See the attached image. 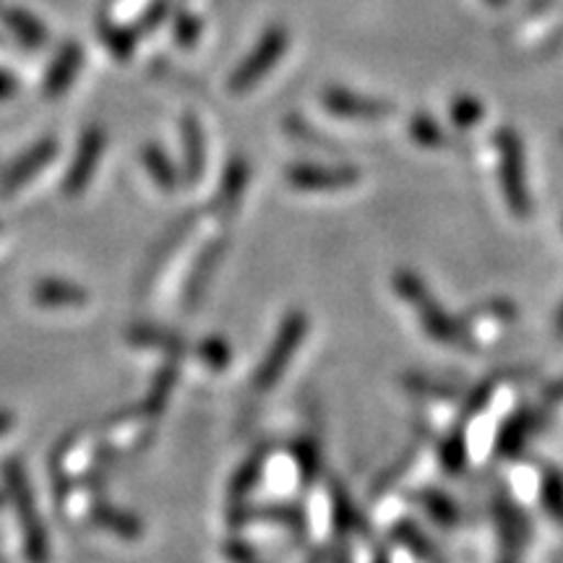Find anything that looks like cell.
I'll use <instances>...</instances> for the list:
<instances>
[{
    "label": "cell",
    "instance_id": "obj_3",
    "mask_svg": "<svg viewBox=\"0 0 563 563\" xmlns=\"http://www.w3.org/2000/svg\"><path fill=\"white\" fill-rule=\"evenodd\" d=\"M498 157H501V186L509 209L517 217L530 214V194H527L525 173V146L514 129H501L496 133Z\"/></svg>",
    "mask_w": 563,
    "mask_h": 563
},
{
    "label": "cell",
    "instance_id": "obj_27",
    "mask_svg": "<svg viewBox=\"0 0 563 563\" xmlns=\"http://www.w3.org/2000/svg\"><path fill=\"white\" fill-rule=\"evenodd\" d=\"M167 11H170V5H167V0H157V3L152 5L150 9V13H144V30L146 32H152V30H157V26L162 24V21L167 19Z\"/></svg>",
    "mask_w": 563,
    "mask_h": 563
},
{
    "label": "cell",
    "instance_id": "obj_23",
    "mask_svg": "<svg viewBox=\"0 0 563 563\" xmlns=\"http://www.w3.org/2000/svg\"><path fill=\"white\" fill-rule=\"evenodd\" d=\"M464 460H467V449H464V439L462 435H452L443 446V464H446L452 473H460L464 467Z\"/></svg>",
    "mask_w": 563,
    "mask_h": 563
},
{
    "label": "cell",
    "instance_id": "obj_1",
    "mask_svg": "<svg viewBox=\"0 0 563 563\" xmlns=\"http://www.w3.org/2000/svg\"><path fill=\"white\" fill-rule=\"evenodd\" d=\"M394 287H397V292L402 295L405 300H410L412 306L418 308L422 329H426L428 336H433L435 342H443V344H456L464 340L460 323L449 319L441 306H435L431 292H428V287L422 285L420 277H415V274L407 269L397 272L394 274Z\"/></svg>",
    "mask_w": 563,
    "mask_h": 563
},
{
    "label": "cell",
    "instance_id": "obj_32",
    "mask_svg": "<svg viewBox=\"0 0 563 563\" xmlns=\"http://www.w3.org/2000/svg\"><path fill=\"white\" fill-rule=\"evenodd\" d=\"M488 3H490V5H496V9H501V5L509 3V0H488Z\"/></svg>",
    "mask_w": 563,
    "mask_h": 563
},
{
    "label": "cell",
    "instance_id": "obj_6",
    "mask_svg": "<svg viewBox=\"0 0 563 563\" xmlns=\"http://www.w3.org/2000/svg\"><path fill=\"white\" fill-rule=\"evenodd\" d=\"M321 102L327 112L347 121H378V118L391 115V104L386 100H373V97L355 95V91L342 87H329L321 91Z\"/></svg>",
    "mask_w": 563,
    "mask_h": 563
},
{
    "label": "cell",
    "instance_id": "obj_8",
    "mask_svg": "<svg viewBox=\"0 0 563 563\" xmlns=\"http://www.w3.org/2000/svg\"><path fill=\"white\" fill-rule=\"evenodd\" d=\"M102 150H104L102 129L91 125V129L81 133V141H79V150H76L74 165H70V170L66 175V183H63V188H66V196L84 194V188L89 186L91 175H95V170H97V162H100V157H102Z\"/></svg>",
    "mask_w": 563,
    "mask_h": 563
},
{
    "label": "cell",
    "instance_id": "obj_30",
    "mask_svg": "<svg viewBox=\"0 0 563 563\" xmlns=\"http://www.w3.org/2000/svg\"><path fill=\"white\" fill-rule=\"evenodd\" d=\"M548 399H551V402H563V382L551 386V391H548Z\"/></svg>",
    "mask_w": 563,
    "mask_h": 563
},
{
    "label": "cell",
    "instance_id": "obj_21",
    "mask_svg": "<svg viewBox=\"0 0 563 563\" xmlns=\"http://www.w3.org/2000/svg\"><path fill=\"white\" fill-rule=\"evenodd\" d=\"M173 37H175V42H178L180 47H194L196 40L201 37V21H199V16H194L191 11H180L178 16H175Z\"/></svg>",
    "mask_w": 563,
    "mask_h": 563
},
{
    "label": "cell",
    "instance_id": "obj_7",
    "mask_svg": "<svg viewBox=\"0 0 563 563\" xmlns=\"http://www.w3.org/2000/svg\"><path fill=\"white\" fill-rule=\"evenodd\" d=\"M287 180L298 191H342L352 183L361 180L355 167H327V165H292L287 170Z\"/></svg>",
    "mask_w": 563,
    "mask_h": 563
},
{
    "label": "cell",
    "instance_id": "obj_12",
    "mask_svg": "<svg viewBox=\"0 0 563 563\" xmlns=\"http://www.w3.org/2000/svg\"><path fill=\"white\" fill-rule=\"evenodd\" d=\"M87 290L70 285V282L63 279H42L37 287H34V302L37 306L47 308H60V306H81L87 302Z\"/></svg>",
    "mask_w": 563,
    "mask_h": 563
},
{
    "label": "cell",
    "instance_id": "obj_9",
    "mask_svg": "<svg viewBox=\"0 0 563 563\" xmlns=\"http://www.w3.org/2000/svg\"><path fill=\"white\" fill-rule=\"evenodd\" d=\"M53 157H55V139L37 141L30 152L21 154L16 162H11V167L3 173V178H0V194L9 196L16 191L19 186H24L26 180H32Z\"/></svg>",
    "mask_w": 563,
    "mask_h": 563
},
{
    "label": "cell",
    "instance_id": "obj_10",
    "mask_svg": "<svg viewBox=\"0 0 563 563\" xmlns=\"http://www.w3.org/2000/svg\"><path fill=\"white\" fill-rule=\"evenodd\" d=\"M81 63H84L81 47L76 45V42H66V45L58 51V55L53 58L51 68H47L45 97H51L53 100V97L66 95V91L70 89V84H74L76 76H79Z\"/></svg>",
    "mask_w": 563,
    "mask_h": 563
},
{
    "label": "cell",
    "instance_id": "obj_33",
    "mask_svg": "<svg viewBox=\"0 0 563 563\" xmlns=\"http://www.w3.org/2000/svg\"><path fill=\"white\" fill-rule=\"evenodd\" d=\"M0 11H3V3H0Z\"/></svg>",
    "mask_w": 563,
    "mask_h": 563
},
{
    "label": "cell",
    "instance_id": "obj_28",
    "mask_svg": "<svg viewBox=\"0 0 563 563\" xmlns=\"http://www.w3.org/2000/svg\"><path fill=\"white\" fill-rule=\"evenodd\" d=\"M16 91H19V81H16V76H13L11 70L0 68V102H3V100H11V97L16 95Z\"/></svg>",
    "mask_w": 563,
    "mask_h": 563
},
{
    "label": "cell",
    "instance_id": "obj_31",
    "mask_svg": "<svg viewBox=\"0 0 563 563\" xmlns=\"http://www.w3.org/2000/svg\"><path fill=\"white\" fill-rule=\"evenodd\" d=\"M555 336L563 340V308L559 311V319H555Z\"/></svg>",
    "mask_w": 563,
    "mask_h": 563
},
{
    "label": "cell",
    "instance_id": "obj_29",
    "mask_svg": "<svg viewBox=\"0 0 563 563\" xmlns=\"http://www.w3.org/2000/svg\"><path fill=\"white\" fill-rule=\"evenodd\" d=\"M11 426H13V415L0 412V435H3L5 431H11Z\"/></svg>",
    "mask_w": 563,
    "mask_h": 563
},
{
    "label": "cell",
    "instance_id": "obj_24",
    "mask_svg": "<svg viewBox=\"0 0 563 563\" xmlns=\"http://www.w3.org/2000/svg\"><path fill=\"white\" fill-rule=\"evenodd\" d=\"M201 357L203 363H209L211 368H222L230 361V347L222 340H209L201 344Z\"/></svg>",
    "mask_w": 563,
    "mask_h": 563
},
{
    "label": "cell",
    "instance_id": "obj_17",
    "mask_svg": "<svg viewBox=\"0 0 563 563\" xmlns=\"http://www.w3.org/2000/svg\"><path fill=\"white\" fill-rule=\"evenodd\" d=\"M410 136L418 141L420 146H428V150H441V146L446 144V133H443L441 125L435 123L431 115H426V112L412 115Z\"/></svg>",
    "mask_w": 563,
    "mask_h": 563
},
{
    "label": "cell",
    "instance_id": "obj_18",
    "mask_svg": "<svg viewBox=\"0 0 563 563\" xmlns=\"http://www.w3.org/2000/svg\"><path fill=\"white\" fill-rule=\"evenodd\" d=\"M245 183H249V165H245L243 157H232L228 162V170H224L222 201L224 203H235L238 199H241Z\"/></svg>",
    "mask_w": 563,
    "mask_h": 563
},
{
    "label": "cell",
    "instance_id": "obj_20",
    "mask_svg": "<svg viewBox=\"0 0 563 563\" xmlns=\"http://www.w3.org/2000/svg\"><path fill=\"white\" fill-rule=\"evenodd\" d=\"M485 118V108L481 100H475V97H456L454 104H452V121L456 129H473L475 123H481Z\"/></svg>",
    "mask_w": 563,
    "mask_h": 563
},
{
    "label": "cell",
    "instance_id": "obj_25",
    "mask_svg": "<svg viewBox=\"0 0 563 563\" xmlns=\"http://www.w3.org/2000/svg\"><path fill=\"white\" fill-rule=\"evenodd\" d=\"M262 464H264L262 456H253V460L245 464L241 473H238L235 483H232V493H235V496H243V493L249 490L253 483H256L258 473H262Z\"/></svg>",
    "mask_w": 563,
    "mask_h": 563
},
{
    "label": "cell",
    "instance_id": "obj_22",
    "mask_svg": "<svg viewBox=\"0 0 563 563\" xmlns=\"http://www.w3.org/2000/svg\"><path fill=\"white\" fill-rule=\"evenodd\" d=\"M543 501L545 509L563 525V477L559 473H553V470L543 481Z\"/></svg>",
    "mask_w": 563,
    "mask_h": 563
},
{
    "label": "cell",
    "instance_id": "obj_4",
    "mask_svg": "<svg viewBox=\"0 0 563 563\" xmlns=\"http://www.w3.org/2000/svg\"><path fill=\"white\" fill-rule=\"evenodd\" d=\"M3 473H5V483H9L13 504H16V509H19L21 527H24L26 555H30L32 563H45L47 561V532L40 522L37 509H34L32 490H30V485H26L24 470H21V464L16 460H11V462H5Z\"/></svg>",
    "mask_w": 563,
    "mask_h": 563
},
{
    "label": "cell",
    "instance_id": "obj_2",
    "mask_svg": "<svg viewBox=\"0 0 563 563\" xmlns=\"http://www.w3.org/2000/svg\"><path fill=\"white\" fill-rule=\"evenodd\" d=\"M287 42H290V34H287L285 26H269V30L258 37L256 47H253V51L243 58L241 66L235 68V74L230 76L228 89L232 95H243V91L256 87V84L277 66L282 55H285Z\"/></svg>",
    "mask_w": 563,
    "mask_h": 563
},
{
    "label": "cell",
    "instance_id": "obj_5",
    "mask_svg": "<svg viewBox=\"0 0 563 563\" xmlns=\"http://www.w3.org/2000/svg\"><path fill=\"white\" fill-rule=\"evenodd\" d=\"M306 329H308V321L300 311H292L290 316H287L285 323H282L277 340H274V344H272L269 355H266V361L262 363V368H258V373H256V389L258 391L272 389V386L279 382L282 373H285V368H287V363H290V357L295 355V350L300 347Z\"/></svg>",
    "mask_w": 563,
    "mask_h": 563
},
{
    "label": "cell",
    "instance_id": "obj_16",
    "mask_svg": "<svg viewBox=\"0 0 563 563\" xmlns=\"http://www.w3.org/2000/svg\"><path fill=\"white\" fill-rule=\"evenodd\" d=\"M144 165L150 175L154 178V183L162 188V191H173L175 183H178V173H175V167L170 165V159H167V154L159 150V146L150 144L144 150Z\"/></svg>",
    "mask_w": 563,
    "mask_h": 563
},
{
    "label": "cell",
    "instance_id": "obj_19",
    "mask_svg": "<svg viewBox=\"0 0 563 563\" xmlns=\"http://www.w3.org/2000/svg\"><path fill=\"white\" fill-rule=\"evenodd\" d=\"M422 506H426V511L443 527H454L456 519H460V509H456L452 498H446L443 493H426V496H422Z\"/></svg>",
    "mask_w": 563,
    "mask_h": 563
},
{
    "label": "cell",
    "instance_id": "obj_11",
    "mask_svg": "<svg viewBox=\"0 0 563 563\" xmlns=\"http://www.w3.org/2000/svg\"><path fill=\"white\" fill-rule=\"evenodd\" d=\"M0 13H3L0 21L5 24V30H9L11 37L16 40L21 47H26V51H42V47L51 42V32H47L45 21H42L40 16H34L32 11L5 9Z\"/></svg>",
    "mask_w": 563,
    "mask_h": 563
},
{
    "label": "cell",
    "instance_id": "obj_15",
    "mask_svg": "<svg viewBox=\"0 0 563 563\" xmlns=\"http://www.w3.org/2000/svg\"><path fill=\"white\" fill-rule=\"evenodd\" d=\"M100 37L108 51L115 55L118 60H129L133 51H136L139 42V32L131 30V26H118V24H102L100 26Z\"/></svg>",
    "mask_w": 563,
    "mask_h": 563
},
{
    "label": "cell",
    "instance_id": "obj_13",
    "mask_svg": "<svg viewBox=\"0 0 563 563\" xmlns=\"http://www.w3.org/2000/svg\"><path fill=\"white\" fill-rule=\"evenodd\" d=\"M183 170L188 180H199L203 170V133L194 115L183 118Z\"/></svg>",
    "mask_w": 563,
    "mask_h": 563
},
{
    "label": "cell",
    "instance_id": "obj_26",
    "mask_svg": "<svg viewBox=\"0 0 563 563\" xmlns=\"http://www.w3.org/2000/svg\"><path fill=\"white\" fill-rule=\"evenodd\" d=\"M399 538H402V540H405V545H410L415 553L422 555V559H426V555H431V553H433V548L428 545V540L422 538L420 532H415L412 527H402V530H399Z\"/></svg>",
    "mask_w": 563,
    "mask_h": 563
},
{
    "label": "cell",
    "instance_id": "obj_14",
    "mask_svg": "<svg viewBox=\"0 0 563 563\" xmlns=\"http://www.w3.org/2000/svg\"><path fill=\"white\" fill-rule=\"evenodd\" d=\"M532 428H534V415L530 410H522L519 415H514V418L506 422V428L501 431V439H498V452L506 456L517 454L519 449L527 443V439H530Z\"/></svg>",
    "mask_w": 563,
    "mask_h": 563
}]
</instances>
